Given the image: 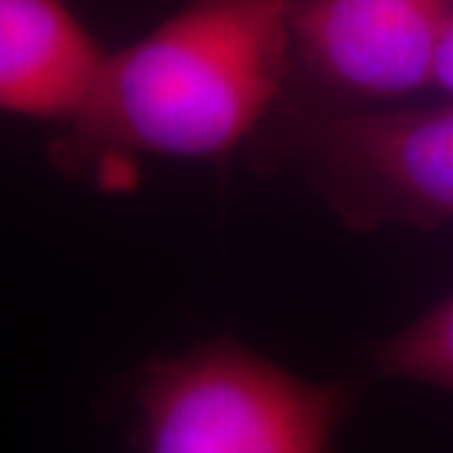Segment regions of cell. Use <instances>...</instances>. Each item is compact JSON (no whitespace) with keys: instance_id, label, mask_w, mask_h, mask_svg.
I'll return each mask as SVG.
<instances>
[{"instance_id":"obj_1","label":"cell","mask_w":453,"mask_h":453,"mask_svg":"<svg viewBox=\"0 0 453 453\" xmlns=\"http://www.w3.org/2000/svg\"><path fill=\"white\" fill-rule=\"evenodd\" d=\"M290 56V0H187L131 46L106 53L64 154L222 157L275 104Z\"/></svg>"},{"instance_id":"obj_2","label":"cell","mask_w":453,"mask_h":453,"mask_svg":"<svg viewBox=\"0 0 453 453\" xmlns=\"http://www.w3.org/2000/svg\"><path fill=\"white\" fill-rule=\"evenodd\" d=\"M348 393L275 365L234 340L146 363L134 383L139 443L151 453H318Z\"/></svg>"},{"instance_id":"obj_3","label":"cell","mask_w":453,"mask_h":453,"mask_svg":"<svg viewBox=\"0 0 453 453\" xmlns=\"http://www.w3.org/2000/svg\"><path fill=\"white\" fill-rule=\"evenodd\" d=\"M303 157L320 195L350 225L453 222V101L318 119Z\"/></svg>"},{"instance_id":"obj_4","label":"cell","mask_w":453,"mask_h":453,"mask_svg":"<svg viewBox=\"0 0 453 453\" xmlns=\"http://www.w3.org/2000/svg\"><path fill=\"white\" fill-rule=\"evenodd\" d=\"M451 0H290L292 56L325 86L403 98L434 86Z\"/></svg>"},{"instance_id":"obj_5","label":"cell","mask_w":453,"mask_h":453,"mask_svg":"<svg viewBox=\"0 0 453 453\" xmlns=\"http://www.w3.org/2000/svg\"><path fill=\"white\" fill-rule=\"evenodd\" d=\"M104 61L68 0H0V113L68 127Z\"/></svg>"},{"instance_id":"obj_6","label":"cell","mask_w":453,"mask_h":453,"mask_svg":"<svg viewBox=\"0 0 453 453\" xmlns=\"http://www.w3.org/2000/svg\"><path fill=\"white\" fill-rule=\"evenodd\" d=\"M372 363L388 378L453 393V292L383 340L372 350Z\"/></svg>"},{"instance_id":"obj_7","label":"cell","mask_w":453,"mask_h":453,"mask_svg":"<svg viewBox=\"0 0 453 453\" xmlns=\"http://www.w3.org/2000/svg\"><path fill=\"white\" fill-rule=\"evenodd\" d=\"M434 86L453 101V0L441 26L436 58H434Z\"/></svg>"}]
</instances>
